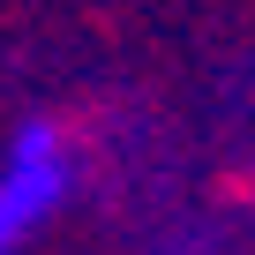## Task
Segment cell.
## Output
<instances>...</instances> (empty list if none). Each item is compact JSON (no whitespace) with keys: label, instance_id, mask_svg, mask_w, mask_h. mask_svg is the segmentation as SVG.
<instances>
[{"label":"cell","instance_id":"cell-1","mask_svg":"<svg viewBox=\"0 0 255 255\" xmlns=\"http://www.w3.org/2000/svg\"><path fill=\"white\" fill-rule=\"evenodd\" d=\"M60 188H68V173H60V158H53V135H45V128H30V135L15 143L8 180H0V255H8V248L60 203Z\"/></svg>","mask_w":255,"mask_h":255}]
</instances>
